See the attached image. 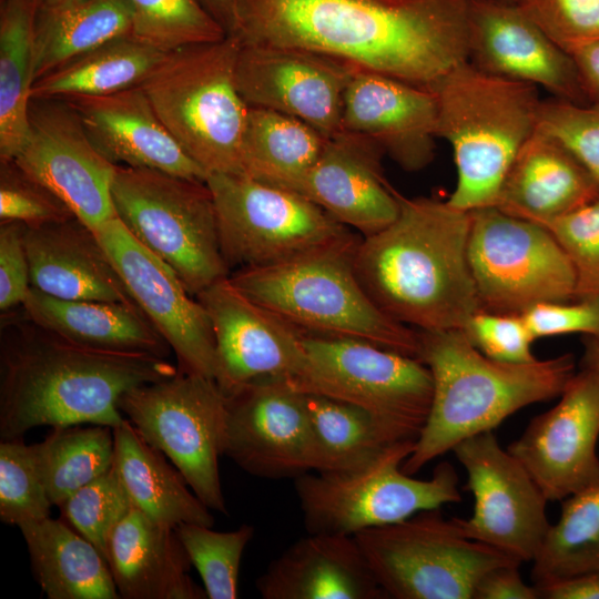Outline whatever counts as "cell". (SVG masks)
I'll return each mask as SVG.
<instances>
[{
    "mask_svg": "<svg viewBox=\"0 0 599 599\" xmlns=\"http://www.w3.org/2000/svg\"><path fill=\"white\" fill-rule=\"evenodd\" d=\"M469 0H235L244 44L295 47L429 90L467 61Z\"/></svg>",
    "mask_w": 599,
    "mask_h": 599,
    "instance_id": "1",
    "label": "cell"
},
{
    "mask_svg": "<svg viewBox=\"0 0 599 599\" xmlns=\"http://www.w3.org/2000/svg\"><path fill=\"white\" fill-rule=\"evenodd\" d=\"M177 373L165 358L87 347L57 335L22 312L1 318L0 438H23L40 426L105 425L126 418L128 390Z\"/></svg>",
    "mask_w": 599,
    "mask_h": 599,
    "instance_id": "2",
    "label": "cell"
},
{
    "mask_svg": "<svg viewBox=\"0 0 599 599\" xmlns=\"http://www.w3.org/2000/svg\"><path fill=\"white\" fill-rule=\"evenodd\" d=\"M387 227L362 237L358 281L390 318L418 331L464 329L480 309L467 244L470 214L434 197L398 193Z\"/></svg>",
    "mask_w": 599,
    "mask_h": 599,
    "instance_id": "3",
    "label": "cell"
},
{
    "mask_svg": "<svg viewBox=\"0 0 599 599\" xmlns=\"http://www.w3.org/2000/svg\"><path fill=\"white\" fill-rule=\"evenodd\" d=\"M420 359L433 379L427 420L402 469L413 475L460 441L494 430L517 410L561 394L575 358L511 364L478 351L463 329L418 331Z\"/></svg>",
    "mask_w": 599,
    "mask_h": 599,
    "instance_id": "4",
    "label": "cell"
},
{
    "mask_svg": "<svg viewBox=\"0 0 599 599\" xmlns=\"http://www.w3.org/2000/svg\"><path fill=\"white\" fill-rule=\"evenodd\" d=\"M362 237L349 236L294 258L231 273L242 293L303 335L354 338L418 358V331L387 316L354 267Z\"/></svg>",
    "mask_w": 599,
    "mask_h": 599,
    "instance_id": "5",
    "label": "cell"
},
{
    "mask_svg": "<svg viewBox=\"0 0 599 599\" xmlns=\"http://www.w3.org/2000/svg\"><path fill=\"white\" fill-rule=\"evenodd\" d=\"M432 91L437 99V136L451 145L457 170L448 203L467 212L496 206L515 158L537 131L542 101L538 88L464 61Z\"/></svg>",
    "mask_w": 599,
    "mask_h": 599,
    "instance_id": "6",
    "label": "cell"
},
{
    "mask_svg": "<svg viewBox=\"0 0 599 599\" xmlns=\"http://www.w3.org/2000/svg\"><path fill=\"white\" fill-rule=\"evenodd\" d=\"M235 35L166 52L140 84L167 131L204 172L243 174L248 105L236 84Z\"/></svg>",
    "mask_w": 599,
    "mask_h": 599,
    "instance_id": "7",
    "label": "cell"
},
{
    "mask_svg": "<svg viewBox=\"0 0 599 599\" xmlns=\"http://www.w3.org/2000/svg\"><path fill=\"white\" fill-rule=\"evenodd\" d=\"M111 193L120 222L176 273L191 295L231 275L206 181L116 166Z\"/></svg>",
    "mask_w": 599,
    "mask_h": 599,
    "instance_id": "8",
    "label": "cell"
},
{
    "mask_svg": "<svg viewBox=\"0 0 599 599\" xmlns=\"http://www.w3.org/2000/svg\"><path fill=\"white\" fill-rule=\"evenodd\" d=\"M414 439L388 446L369 464L344 473L309 471L294 479L307 534L351 535L405 520L423 510L459 502L458 476L448 461L428 479L402 469Z\"/></svg>",
    "mask_w": 599,
    "mask_h": 599,
    "instance_id": "9",
    "label": "cell"
},
{
    "mask_svg": "<svg viewBox=\"0 0 599 599\" xmlns=\"http://www.w3.org/2000/svg\"><path fill=\"white\" fill-rule=\"evenodd\" d=\"M387 598L473 599L488 570L519 560L465 537L439 508L354 535Z\"/></svg>",
    "mask_w": 599,
    "mask_h": 599,
    "instance_id": "10",
    "label": "cell"
},
{
    "mask_svg": "<svg viewBox=\"0 0 599 599\" xmlns=\"http://www.w3.org/2000/svg\"><path fill=\"white\" fill-rule=\"evenodd\" d=\"M305 363L286 380L297 390L361 407L404 439H417L433 399L418 358L366 341L303 335Z\"/></svg>",
    "mask_w": 599,
    "mask_h": 599,
    "instance_id": "11",
    "label": "cell"
},
{
    "mask_svg": "<svg viewBox=\"0 0 599 599\" xmlns=\"http://www.w3.org/2000/svg\"><path fill=\"white\" fill-rule=\"evenodd\" d=\"M119 408L207 508L227 515L219 468L226 397L215 379L177 369L169 378L128 390Z\"/></svg>",
    "mask_w": 599,
    "mask_h": 599,
    "instance_id": "12",
    "label": "cell"
},
{
    "mask_svg": "<svg viewBox=\"0 0 599 599\" xmlns=\"http://www.w3.org/2000/svg\"><path fill=\"white\" fill-rule=\"evenodd\" d=\"M205 181L231 273L281 263L354 233L294 191L245 174H210Z\"/></svg>",
    "mask_w": 599,
    "mask_h": 599,
    "instance_id": "13",
    "label": "cell"
},
{
    "mask_svg": "<svg viewBox=\"0 0 599 599\" xmlns=\"http://www.w3.org/2000/svg\"><path fill=\"white\" fill-rule=\"evenodd\" d=\"M469 214L467 256L480 309L521 314L538 303L575 300L572 265L545 226L497 206Z\"/></svg>",
    "mask_w": 599,
    "mask_h": 599,
    "instance_id": "14",
    "label": "cell"
},
{
    "mask_svg": "<svg viewBox=\"0 0 599 599\" xmlns=\"http://www.w3.org/2000/svg\"><path fill=\"white\" fill-rule=\"evenodd\" d=\"M453 451L475 499L469 518L454 517L459 531L520 562L532 561L550 527L539 486L493 430L464 439Z\"/></svg>",
    "mask_w": 599,
    "mask_h": 599,
    "instance_id": "15",
    "label": "cell"
},
{
    "mask_svg": "<svg viewBox=\"0 0 599 599\" xmlns=\"http://www.w3.org/2000/svg\"><path fill=\"white\" fill-rule=\"evenodd\" d=\"M13 161L92 230L115 215L111 189L116 165L95 149L65 100L31 98L28 136Z\"/></svg>",
    "mask_w": 599,
    "mask_h": 599,
    "instance_id": "16",
    "label": "cell"
},
{
    "mask_svg": "<svg viewBox=\"0 0 599 599\" xmlns=\"http://www.w3.org/2000/svg\"><path fill=\"white\" fill-rule=\"evenodd\" d=\"M132 298L176 356L177 369L215 379L209 315L176 273L138 242L116 215L93 230Z\"/></svg>",
    "mask_w": 599,
    "mask_h": 599,
    "instance_id": "17",
    "label": "cell"
},
{
    "mask_svg": "<svg viewBox=\"0 0 599 599\" xmlns=\"http://www.w3.org/2000/svg\"><path fill=\"white\" fill-rule=\"evenodd\" d=\"M225 397L224 456L266 479H295L313 470L306 394L286 378L264 377Z\"/></svg>",
    "mask_w": 599,
    "mask_h": 599,
    "instance_id": "18",
    "label": "cell"
},
{
    "mask_svg": "<svg viewBox=\"0 0 599 599\" xmlns=\"http://www.w3.org/2000/svg\"><path fill=\"white\" fill-rule=\"evenodd\" d=\"M357 69L303 48L241 43L236 84L248 106L297 118L329 138L342 129L344 95Z\"/></svg>",
    "mask_w": 599,
    "mask_h": 599,
    "instance_id": "19",
    "label": "cell"
},
{
    "mask_svg": "<svg viewBox=\"0 0 599 599\" xmlns=\"http://www.w3.org/2000/svg\"><path fill=\"white\" fill-rule=\"evenodd\" d=\"M559 397L507 448L548 501L599 485V373L580 367Z\"/></svg>",
    "mask_w": 599,
    "mask_h": 599,
    "instance_id": "20",
    "label": "cell"
},
{
    "mask_svg": "<svg viewBox=\"0 0 599 599\" xmlns=\"http://www.w3.org/2000/svg\"><path fill=\"white\" fill-rule=\"evenodd\" d=\"M467 61L483 72L590 103L571 55L515 2L469 0Z\"/></svg>",
    "mask_w": 599,
    "mask_h": 599,
    "instance_id": "21",
    "label": "cell"
},
{
    "mask_svg": "<svg viewBox=\"0 0 599 599\" xmlns=\"http://www.w3.org/2000/svg\"><path fill=\"white\" fill-rule=\"evenodd\" d=\"M195 297L211 321L215 380L225 395L258 378L293 377L303 368V334L242 293L230 277Z\"/></svg>",
    "mask_w": 599,
    "mask_h": 599,
    "instance_id": "22",
    "label": "cell"
},
{
    "mask_svg": "<svg viewBox=\"0 0 599 599\" xmlns=\"http://www.w3.org/2000/svg\"><path fill=\"white\" fill-rule=\"evenodd\" d=\"M342 129L375 141L407 172L435 158L437 99L426 88L358 68L344 95Z\"/></svg>",
    "mask_w": 599,
    "mask_h": 599,
    "instance_id": "23",
    "label": "cell"
},
{
    "mask_svg": "<svg viewBox=\"0 0 599 599\" xmlns=\"http://www.w3.org/2000/svg\"><path fill=\"white\" fill-rule=\"evenodd\" d=\"M384 155L372 139L341 129L327 138L321 156L295 192L363 237L374 235L399 212L398 192L384 175Z\"/></svg>",
    "mask_w": 599,
    "mask_h": 599,
    "instance_id": "24",
    "label": "cell"
},
{
    "mask_svg": "<svg viewBox=\"0 0 599 599\" xmlns=\"http://www.w3.org/2000/svg\"><path fill=\"white\" fill-rule=\"evenodd\" d=\"M60 99L75 110L92 144L112 164L206 180L207 174L181 149L140 85L105 95Z\"/></svg>",
    "mask_w": 599,
    "mask_h": 599,
    "instance_id": "25",
    "label": "cell"
},
{
    "mask_svg": "<svg viewBox=\"0 0 599 599\" xmlns=\"http://www.w3.org/2000/svg\"><path fill=\"white\" fill-rule=\"evenodd\" d=\"M23 238L32 288L62 300L139 308L97 233L78 217L26 225Z\"/></svg>",
    "mask_w": 599,
    "mask_h": 599,
    "instance_id": "26",
    "label": "cell"
},
{
    "mask_svg": "<svg viewBox=\"0 0 599 599\" xmlns=\"http://www.w3.org/2000/svg\"><path fill=\"white\" fill-rule=\"evenodd\" d=\"M263 599H382L356 539L308 534L271 561L256 580Z\"/></svg>",
    "mask_w": 599,
    "mask_h": 599,
    "instance_id": "27",
    "label": "cell"
},
{
    "mask_svg": "<svg viewBox=\"0 0 599 599\" xmlns=\"http://www.w3.org/2000/svg\"><path fill=\"white\" fill-rule=\"evenodd\" d=\"M599 196V181L557 139L539 130L515 158L496 206L545 224Z\"/></svg>",
    "mask_w": 599,
    "mask_h": 599,
    "instance_id": "28",
    "label": "cell"
},
{
    "mask_svg": "<svg viewBox=\"0 0 599 599\" xmlns=\"http://www.w3.org/2000/svg\"><path fill=\"white\" fill-rule=\"evenodd\" d=\"M108 564L120 598H207L190 576L192 564L175 528L134 507L110 537Z\"/></svg>",
    "mask_w": 599,
    "mask_h": 599,
    "instance_id": "29",
    "label": "cell"
},
{
    "mask_svg": "<svg viewBox=\"0 0 599 599\" xmlns=\"http://www.w3.org/2000/svg\"><path fill=\"white\" fill-rule=\"evenodd\" d=\"M20 307L39 326L87 347L162 358L172 351L144 313L124 303L62 300L31 287Z\"/></svg>",
    "mask_w": 599,
    "mask_h": 599,
    "instance_id": "30",
    "label": "cell"
},
{
    "mask_svg": "<svg viewBox=\"0 0 599 599\" xmlns=\"http://www.w3.org/2000/svg\"><path fill=\"white\" fill-rule=\"evenodd\" d=\"M113 434L112 466L134 508L173 528L181 524L213 526L211 509L189 489L164 454L145 441L128 419L114 427Z\"/></svg>",
    "mask_w": 599,
    "mask_h": 599,
    "instance_id": "31",
    "label": "cell"
},
{
    "mask_svg": "<svg viewBox=\"0 0 599 599\" xmlns=\"http://www.w3.org/2000/svg\"><path fill=\"white\" fill-rule=\"evenodd\" d=\"M37 581L49 599H118L108 561L65 522L47 517L19 526Z\"/></svg>",
    "mask_w": 599,
    "mask_h": 599,
    "instance_id": "32",
    "label": "cell"
},
{
    "mask_svg": "<svg viewBox=\"0 0 599 599\" xmlns=\"http://www.w3.org/2000/svg\"><path fill=\"white\" fill-rule=\"evenodd\" d=\"M128 0H72L38 8L34 24V82L116 38L131 35Z\"/></svg>",
    "mask_w": 599,
    "mask_h": 599,
    "instance_id": "33",
    "label": "cell"
},
{
    "mask_svg": "<svg viewBox=\"0 0 599 599\" xmlns=\"http://www.w3.org/2000/svg\"><path fill=\"white\" fill-rule=\"evenodd\" d=\"M326 141L325 135L297 118L250 106L241 145L243 174L295 192Z\"/></svg>",
    "mask_w": 599,
    "mask_h": 599,
    "instance_id": "34",
    "label": "cell"
},
{
    "mask_svg": "<svg viewBox=\"0 0 599 599\" xmlns=\"http://www.w3.org/2000/svg\"><path fill=\"white\" fill-rule=\"evenodd\" d=\"M38 8V0H1L0 161L14 159L29 132Z\"/></svg>",
    "mask_w": 599,
    "mask_h": 599,
    "instance_id": "35",
    "label": "cell"
},
{
    "mask_svg": "<svg viewBox=\"0 0 599 599\" xmlns=\"http://www.w3.org/2000/svg\"><path fill=\"white\" fill-rule=\"evenodd\" d=\"M316 473H344L363 467L394 443L408 440L355 405L306 394ZM415 440V439H414Z\"/></svg>",
    "mask_w": 599,
    "mask_h": 599,
    "instance_id": "36",
    "label": "cell"
},
{
    "mask_svg": "<svg viewBox=\"0 0 599 599\" xmlns=\"http://www.w3.org/2000/svg\"><path fill=\"white\" fill-rule=\"evenodd\" d=\"M164 55L131 35L116 38L38 79L31 98L105 95L138 87Z\"/></svg>",
    "mask_w": 599,
    "mask_h": 599,
    "instance_id": "37",
    "label": "cell"
},
{
    "mask_svg": "<svg viewBox=\"0 0 599 599\" xmlns=\"http://www.w3.org/2000/svg\"><path fill=\"white\" fill-rule=\"evenodd\" d=\"M599 571V485L564 499L532 560L534 585Z\"/></svg>",
    "mask_w": 599,
    "mask_h": 599,
    "instance_id": "38",
    "label": "cell"
},
{
    "mask_svg": "<svg viewBox=\"0 0 599 599\" xmlns=\"http://www.w3.org/2000/svg\"><path fill=\"white\" fill-rule=\"evenodd\" d=\"M35 446L48 496L58 507L109 470L114 459L113 428L105 425L52 427Z\"/></svg>",
    "mask_w": 599,
    "mask_h": 599,
    "instance_id": "39",
    "label": "cell"
},
{
    "mask_svg": "<svg viewBox=\"0 0 599 599\" xmlns=\"http://www.w3.org/2000/svg\"><path fill=\"white\" fill-rule=\"evenodd\" d=\"M131 37L162 52L227 37L199 0H128Z\"/></svg>",
    "mask_w": 599,
    "mask_h": 599,
    "instance_id": "40",
    "label": "cell"
},
{
    "mask_svg": "<svg viewBox=\"0 0 599 599\" xmlns=\"http://www.w3.org/2000/svg\"><path fill=\"white\" fill-rule=\"evenodd\" d=\"M175 531L202 579L206 597L236 599L240 565L254 527L243 524L232 531H215L210 526L181 524Z\"/></svg>",
    "mask_w": 599,
    "mask_h": 599,
    "instance_id": "41",
    "label": "cell"
},
{
    "mask_svg": "<svg viewBox=\"0 0 599 599\" xmlns=\"http://www.w3.org/2000/svg\"><path fill=\"white\" fill-rule=\"evenodd\" d=\"M52 502L41 474L37 446L23 438L0 444V519L20 526L50 517Z\"/></svg>",
    "mask_w": 599,
    "mask_h": 599,
    "instance_id": "42",
    "label": "cell"
},
{
    "mask_svg": "<svg viewBox=\"0 0 599 599\" xmlns=\"http://www.w3.org/2000/svg\"><path fill=\"white\" fill-rule=\"evenodd\" d=\"M59 508L72 528L89 540L108 561L110 537L133 506L112 466L74 491Z\"/></svg>",
    "mask_w": 599,
    "mask_h": 599,
    "instance_id": "43",
    "label": "cell"
},
{
    "mask_svg": "<svg viewBox=\"0 0 599 599\" xmlns=\"http://www.w3.org/2000/svg\"><path fill=\"white\" fill-rule=\"evenodd\" d=\"M541 225L555 236L572 265L575 300H599V196Z\"/></svg>",
    "mask_w": 599,
    "mask_h": 599,
    "instance_id": "44",
    "label": "cell"
},
{
    "mask_svg": "<svg viewBox=\"0 0 599 599\" xmlns=\"http://www.w3.org/2000/svg\"><path fill=\"white\" fill-rule=\"evenodd\" d=\"M74 216L53 191L24 172L13 160L0 161V221L35 226Z\"/></svg>",
    "mask_w": 599,
    "mask_h": 599,
    "instance_id": "45",
    "label": "cell"
},
{
    "mask_svg": "<svg viewBox=\"0 0 599 599\" xmlns=\"http://www.w3.org/2000/svg\"><path fill=\"white\" fill-rule=\"evenodd\" d=\"M537 130L560 141L599 181V103L541 101Z\"/></svg>",
    "mask_w": 599,
    "mask_h": 599,
    "instance_id": "46",
    "label": "cell"
},
{
    "mask_svg": "<svg viewBox=\"0 0 599 599\" xmlns=\"http://www.w3.org/2000/svg\"><path fill=\"white\" fill-rule=\"evenodd\" d=\"M518 4L569 54L599 41V0H520Z\"/></svg>",
    "mask_w": 599,
    "mask_h": 599,
    "instance_id": "47",
    "label": "cell"
},
{
    "mask_svg": "<svg viewBox=\"0 0 599 599\" xmlns=\"http://www.w3.org/2000/svg\"><path fill=\"white\" fill-rule=\"evenodd\" d=\"M473 345L487 357L511 364L536 361L534 337L520 314L479 309L463 329Z\"/></svg>",
    "mask_w": 599,
    "mask_h": 599,
    "instance_id": "48",
    "label": "cell"
},
{
    "mask_svg": "<svg viewBox=\"0 0 599 599\" xmlns=\"http://www.w3.org/2000/svg\"><path fill=\"white\" fill-rule=\"evenodd\" d=\"M534 339L582 334L599 337V300L538 303L520 314Z\"/></svg>",
    "mask_w": 599,
    "mask_h": 599,
    "instance_id": "49",
    "label": "cell"
},
{
    "mask_svg": "<svg viewBox=\"0 0 599 599\" xmlns=\"http://www.w3.org/2000/svg\"><path fill=\"white\" fill-rule=\"evenodd\" d=\"M26 224L0 221V311L20 307L31 290Z\"/></svg>",
    "mask_w": 599,
    "mask_h": 599,
    "instance_id": "50",
    "label": "cell"
},
{
    "mask_svg": "<svg viewBox=\"0 0 599 599\" xmlns=\"http://www.w3.org/2000/svg\"><path fill=\"white\" fill-rule=\"evenodd\" d=\"M519 566L511 562L488 570L476 583L473 599H539L537 587L521 579Z\"/></svg>",
    "mask_w": 599,
    "mask_h": 599,
    "instance_id": "51",
    "label": "cell"
},
{
    "mask_svg": "<svg viewBox=\"0 0 599 599\" xmlns=\"http://www.w3.org/2000/svg\"><path fill=\"white\" fill-rule=\"evenodd\" d=\"M539 599H599V571L535 585Z\"/></svg>",
    "mask_w": 599,
    "mask_h": 599,
    "instance_id": "52",
    "label": "cell"
},
{
    "mask_svg": "<svg viewBox=\"0 0 599 599\" xmlns=\"http://www.w3.org/2000/svg\"><path fill=\"white\" fill-rule=\"evenodd\" d=\"M590 103H599V41L570 53Z\"/></svg>",
    "mask_w": 599,
    "mask_h": 599,
    "instance_id": "53",
    "label": "cell"
},
{
    "mask_svg": "<svg viewBox=\"0 0 599 599\" xmlns=\"http://www.w3.org/2000/svg\"><path fill=\"white\" fill-rule=\"evenodd\" d=\"M204 9L224 28L227 35L235 30V0H199Z\"/></svg>",
    "mask_w": 599,
    "mask_h": 599,
    "instance_id": "54",
    "label": "cell"
},
{
    "mask_svg": "<svg viewBox=\"0 0 599 599\" xmlns=\"http://www.w3.org/2000/svg\"><path fill=\"white\" fill-rule=\"evenodd\" d=\"M580 367L599 373V337L586 336Z\"/></svg>",
    "mask_w": 599,
    "mask_h": 599,
    "instance_id": "55",
    "label": "cell"
},
{
    "mask_svg": "<svg viewBox=\"0 0 599 599\" xmlns=\"http://www.w3.org/2000/svg\"><path fill=\"white\" fill-rule=\"evenodd\" d=\"M38 1H39L40 7H47V6L64 3L72 0H38Z\"/></svg>",
    "mask_w": 599,
    "mask_h": 599,
    "instance_id": "56",
    "label": "cell"
},
{
    "mask_svg": "<svg viewBox=\"0 0 599 599\" xmlns=\"http://www.w3.org/2000/svg\"><path fill=\"white\" fill-rule=\"evenodd\" d=\"M502 1H508V2H515V3H518L520 0H502Z\"/></svg>",
    "mask_w": 599,
    "mask_h": 599,
    "instance_id": "57",
    "label": "cell"
}]
</instances>
